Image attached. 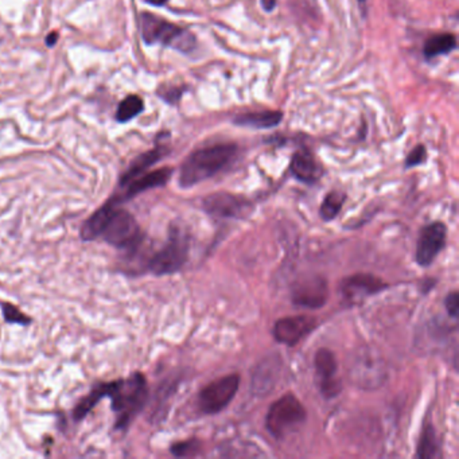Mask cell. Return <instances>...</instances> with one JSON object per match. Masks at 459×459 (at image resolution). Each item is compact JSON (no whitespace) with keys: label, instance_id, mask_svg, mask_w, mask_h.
Returning <instances> with one entry per match:
<instances>
[{"label":"cell","instance_id":"obj_30","mask_svg":"<svg viewBox=\"0 0 459 459\" xmlns=\"http://www.w3.org/2000/svg\"><path fill=\"white\" fill-rule=\"evenodd\" d=\"M57 41H58V33H50V34L47 36V38H46V43H47L49 47L54 46Z\"/></svg>","mask_w":459,"mask_h":459},{"label":"cell","instance_id":"obj_32","mask_svg":"<svg viewBox=\"0 0 459 459\" xmlns=\"http://www.w3.org/2000/svg\"><path fill=\"white\" fill-rule=\"evenodd\" d=\"M358 3H360L361 5H364V7H365V4H367V0H358Z\"/></svg>","mask_w":459,"mask_h":459},{"label":"cell","instance_id":"obj_7","mask_svg":"<svg viewBox=\"0 0 459 459\" xmlns=\"http://www.w3.org/2000/svg\"><path fill=\"white\" fill-rule=\"evenodd\" d=\"M240 386V376L228 375L209 382L198 393V407L205 415H217L235 399Z\"/></svg>","mask_w":459,"mask_h":459},{"label":"cell","instance_id":"obj_29","mask_svg":"<svg viewBox=\"0 0 459 459\" xmlns=\"http://www.w3.org/2000/svg\"><path fill=\"white\" fill-rule=\"evenodd\" d=\"M261 4H263V8L268 12L274 11V8L276 7V0H261Z\"/></svg>","mask_w":459,"mask_h":459},{"label":"cell","instance_id":"obj_2","mask_svg":"<svg viewBox=\"0 0 459 459\" xmlns=\"http://www.w3.org/2000/svg\"><path fill=\"white\" fill-rule=\"evenodd\" d=\"M109 399L112 411L118 414L115 428H128L147 403L148 385L146 377L136 372L125 380L114 381V389Z\"/></svg>","mask_w":459,"mask_h":459},{"label":"cell","instance_id":"obj_19","mask_svg":"<svg viewBox=\"0 0 459 459\" xmlns=\"http://www.w3.org/2000/svg\"><path fill=\"white\" fill-rule=\"evenodd\" d=\"M112 389H114V381L97 384L89 392V395L81 399L80 403L76 406V408L73 410V419L76 421L83 420V417H86L97 406L99 402H101L104 397H109L111 396Z\"/></svg>","mask_w":459,"mask_h":459},{"label":"cell","instance_id":"obj_6","mask_svg":"<svg viewBox=\"0 0 459 459\" xmlns=\"http://www.w3.org/2000/svg\"><path fill=\"white\" fill-rule=\"evenodd\" d=\"M306 417L307 412L303 404L292 393H287L270 407L265 417V427L275 439H283L300 425Z\"/></svg>","mask_w":459,"mask_h":459},{"label":"cell","instance_id":"obj_8","mask_svg":"<svg viewBox=\"0 0 459 459\" xmlns=\"http://www.w3.org/2000/svg\"><path fill=\"white\" fill-rule=\"evenodd\" d=\"M291 299L300 309H321L329 299V283L321 275L302 276L292 286Z\"/></svg>","mask_w":459,"mask_h":459},{"label":"cell","instance_id":"obj_24","mask_svg":"<svg viewBox=\"0 0 459 459\" xmlns=\"http://www.w3.org/2000/svg\"><path fill=\"white\" fill-rule=\"evenodd\" d=\"M201 450V442L198 439H187L183 442H176L171 446L170 451L172 456L178 458H185V457H194L200 453Z\"/></svg>","mask_w":459,"mask_h":459},{"label":"cell","instance_id":"obj_13","mask_svg":"<svg viewBox=\"0 0 459 459\" xmlns=\"http://www.w3.org/2000/svg\"><path fill=\"white\" fill-rule=\"evenodd\" d=\"M317 328V321L311 317L296 315L279 319L274 325L272 334L279 343L295 346L299 343L306 335L311 333Z\"/></svg>","mask_w":459,"mask_h":459},{"label":"cell","instance_id":"obj_31","mask_svg":"<svg viewBox=\"0 0 459 459\" xmlns=\"http://www.w3.org/2000/svg\"><path fill=\"white\" fill-rule=\"evenodd\" d=\"M148 4H153V5H163L166 4L168 0H146Z\"/></svg>","mask_w":459,"mask_h":459},{"label":"cell","instance_id":"obj_14","mask_svg":"<svg viewBox=\"0 0 459 459\" xmlns=\"http://www.w3.org/2000/svg\"><path fill=\"white\" fill-rule=\"evenodd\" d=\"M171 175H172V168L171 167H163V168L155 170L153 172L140 175V176L132 179L127 186H124L127 189H125V192L122 196H116L114 198L120 205L122 202L129 201L133 197H136V196H139V194H142L147 190L157 189V187H163L170 181Z\"/></svg>","mask_w":459,"mask_h":459},{"label":"cell","instance_id":"obj_27","mask_svg":"<svg viewBox=\"0 0 459 459\" xmlns=\"http://www.w3.org/2000/svg\"><path fill=\"white\" fill-rule=\"evenodd\" d=\"M445 307L447 310V314L457 319L459 315V295L458 292H450L445 299Z\"/></svg>","mask_w":459,"mask_h":459},{"label":"cell","instance_id":"obj_5","mask_svg":"<svg viewBox=\"0 0 459 459\" xmlns=\"http://www.w3.org/2000/svg\"><path fill=\"white\" fill-rule=\"evenodd\" d=\"M101 237L109 246L118 250L133 253L140 248L144 240L142 228L139 226L135 217L119 207L114 209Z\"/></svg>","mask_w":459,"mask_h":459},{"label":"cell","instance_id":"obj_11","mask_svg":"<svg viewBox=\"0 0 459 459\" xmlns=\"http://www.w3.org/2000/svg\"><path fill=\"white\" fill-rule=\"evenodd\" d=\"M317 386L321 395L326 399L337 397L342 391V384L337 377L338 364L333 352L329 349H319L314 358Z\"/></svg>","mask_w":459,"mask_h":459},{"label":"cell","instance_id":"obj_20","mask_svg":"<svg viewBox=\"0 0 459 459\" xmlns=\"http://www.w3.org/2000/svg\"><path fill=\"white\" fill-rule=\"evenodd\" d=\"M457 37L453 34H439L428 38L423 46V55L425 60H432L438 55L449 54L457 49Z\"/></svg>","mask_w":459,"mask_h":459},{"label":"cell","instance_id":"obj_25","mask_svg":"<svg viewBox=\"0 0 459 459\" xmlns=\"http://www.w3.org/2000/svg\"><path fill=\"white\" fill-rule=\"evenodd\" d=\"M1 311H3V317L4 321L7 324H14V325H22V326H27L31 324V318L27 317L26 314H23L16 306L11 304V303H1Z\"/></svg>","mask_w":459,"mask_h":459},{"label":"cell","instance_id":"obj_26","mask_svg":"<svg viewBox=\"0 0 459 459\" xmlns=\"http://www.w3.org/2000/svg\"><path fill=\"white\" fill-rule=\"evenodd\" d=\"M425 159H427V150L423 144H419L408 154L406 159V167L411 168V167L420 166L425 162Z\"/></svg>","mask_w":459,"mask_h":459},{"label":"cell","instance_id":"obj_1","mask_svg":"<svg viewBox=\"0 0 459 459\" xmlns=\"http://www.w3.org/2000/svg\"><path fill=\"white\" fill-rule=\"evenodd\" d=\"M237 153L239 147L233 143L214 144L194 151L181 167L179 186L189 189L214 176L233 162Z\"/></svg>","mask_w":459,"mask_h":459},{"label":"cell","instance_id":"obj_9","mask_svg":"<svg viewBox=\"0 0 459 459\" xmlns=\"http://www.w3.org/2000/svg\"><path fill=\"white\" fill-rule=\"evenodd\" d=\"M386 285L382 279L372 274H354L341 280L339 292L347 306L363 303L369 296L384 291Z\"/></svg>","mask_w":459,"mask_h":459},{"label":"cell","instance_id":"obj_21","mask_svg":"<svg viewBox=\"0 0 459 459\" xmlns=\"http://www.w3.org/2000/svg\"><path fill=\"white\" fill-rule=\"evenodd\" d=\"M439 441L435 428L431 423L423 427L419 443H417V457L419 459L436 458L439 456Z\"/></svg>","mask_w":459,"mask_h":459},{"label":"cell","instance_id":"obj_15","mask_svg":"<svg viewBox=\"0 0 459 459\" xmlns=\"http://www.w3.org/2000/svg\"><path fill=\"white\" fill-rule=\"evenodd\" d=\"M292 175L307 185H313L318 182L322 176V167L317 162V159L313 157L309 151H298L293 154L290 165Z\"/></svg>","mask_w":459,"mask_h":459},{"label":"cell","instance_id":"obj_18","mask_svg":"<svg viewBox=\"0 0 459 459\" xmlns=\"http://www.w3.org/2000/svg\"><path fill=\"white\" fill-rule=\"evenodd\" d=\"M282 119L283 114L280 111H259L240 114L233 119V123L240 127L268 129L280 124Z\"/></svg>","mask_w":459,"mask_h":459},{"label":"cell","instance_id":"obj_4","mask_svg":"<svg viewBox=\"0 0 459 459\" xmlns=\"http://www.w3.org/2000/svg\"><path fill=\"white\" fill-rule=\"evenodd\" d=\"M189 250V235L181 226L172 225L166 244L150 259L147 267L157 276L172 275L187 261Z\"/></svg>","mask_w":459,"mask_h":459},{"label":"cell","instance_id":"obj_10","mask_svg":"<svg viewBox=\"0 0 459 459\" xmlns=\"http://www.w3.org/2000/svg\"><path fill=\"white\" fill-rule=\"evenodd\" d=\"M447 226L441 221L425 225L417 240L415 260L420 267H430L446 247Z\"/></svg>","mask_w":459,"mask_h":459},{"label":"cell","instance_id":"obj_16","mask_svg":"<svg viewBox=\"0 0 459 459\" xmlns=\"http://www.w3.org/2000/svg\"><path fill=\"white\" fill-rule=\"evenodd\" d=\"M119 207L118 201L112 197L111 200H108L101 208L97 209L81 226V239L83 241H93L99 237H101L103 231L114 211V209Z\"/></svg>","mask_w":459,"mask_h":459},{"label":"cell","instance_id":"obj_17","mask_svg":"<svg viewBox=\"0 0 459 459\" xmlns=\"http://www.w3.org/2000/svg\"><path fill=\"white\" fill-rule=\"evenodd\" d=\"M166 154L167 148L159 146V147H155L154 150H150V151L139 155L136 159H133L131 162V165L127 168V171L120 176L119 185L122 187H124L132 179L140 176L142 174H144V171H147L150 167H153L157 162H159Z\"/></svg>","mask_w":459,"mask_h":459},{"label":"cell","instance_id":"obj_23","mask_svg":"<svg viewBox=\"0 0 459 459\" xmlns=\"http://www.w3.org/2000/svg\"><path fill=\"white\" fill-rule=\"evenodd\" d=\"M345 200H346V194H343L341 192H330L325 197V200H324V202L319 208V214H321L322 220L324 221L334 220L339 214L341 209L345 204Z\"/></svg>","mask_w":459,"mask_h":459},{"label":"cell","instance_id":"obj_28","mask_svg":"<svg viewBox=\"0 0 459 459\" xmlns=\"http://www.w3.org/2000/svg\"><path fill=\"white\" fill-rule=\"evenodd\" d=\"M161 96L163 97V100H166L167 103L174 104V103H176L181 99L182 89H179V88H171L170 90H167L165 93H161Z\"/></svg>","mask_w":459,"mask_h":459},{"label":"cell","instance_id":"obj_22","mask_svg":"<svg viewBox=\"0 0 459 459\" xmlns=\"http://www.w3.org/2000/svg\"><path fill=\"white\" fill-rule=\"evenodd\" d=\"M144 103L139 96H128L120 103L118 112H116V120L120 123H127L136 118L139 114L143 112Z\"/></svg>","mask_w":459,"mask_h":459},{"label":"cell","instance_id":"obj_3","mask_svg":"<svg viewBox=\"0 0 459 459\" xmlns=\"http://www.w3.org/2000/svg\"><path fill=\"white\" fill-rule=\"evenodd\" d=\"M140 31L147 44L161 43L181 53H190L197 46V40L190 31L150 12L140 15Z\"/></svg>","mask_w":459,"mask_h":459},{"label":"cell","instance_id":"obj_12","mask_svg":"<svg viewBox=\"0 0 459 459\" xmlns=\"http://www.w3.org/2000/svg\"><path fill=\"white\" fill-rule=\"evenodd\" d=\"M202 207L210 215L235 220L247 217L252 210V204L248 200L225 192L210 194L204 200Z\"/></svg>","mask_w":459,"mask_h":459}]
</instances>
